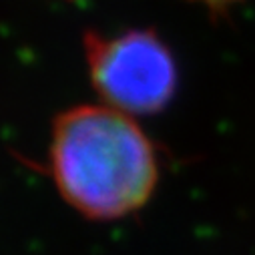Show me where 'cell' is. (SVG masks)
<instances>
[{"instance_id": "2", "label": "cell", "mask_w": 255, "mask_h": 255, "mask_svg": "<svg viewBox=\"0 0 255 255\" xmlns=\"http://www.w3.org/2000/svg\"><path fill=\"white\" fill-rule=\"evenodd\" d=\"M93 87L111 107L125 115H153L175 97L179 75L169 46L151 30L117 36L89 32L85 38Z\"/></svg>"}, {"instance_id": "3", "label": "cell", "mask_w": 255, "mask_h": 255, "mask_svg": "<svg viewBox=\"0 0 255 255\" xmlns=\"http://www.w3.org/2000/svg\"><path fill=\"white\" fill-rule=\"evenodd\" d=\"M209 2H225V0H209Z\"/></svg>"}, {"instance_id": "1", "label": "cell", "mask_w": 255, "mask_h": 255, "mask_svg": "<svg viewBox=\"0 0 255 255\" xmlns=\"http://www.w3.org/2000/svg\"><path fill=\"white\" fill-rule=\"evenodd\" d=\"M50 169L58 193L89 219H119L141 209L159 181L157 153L133 117L83 105L56 117Z\"/></svg>"}]
</instances>
